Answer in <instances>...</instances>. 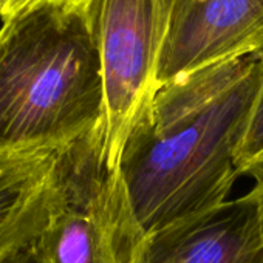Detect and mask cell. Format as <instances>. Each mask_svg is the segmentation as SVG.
<instances>
[{"mask_svg": "<svg viewBox=\"0 0 263 263\" xmlns=\"http://www.w3.org/2000/svg\"><path fill=\"white\" fill-rule=\"evenodd\" d=\"M146 235L96 128L68 151L64 197L39 238L47 263H138Z\"/></svg>", "mask_w": 263, "mask_h": 263, "instance_id": "obj_4", "label": "cell"}, {"mask_svg": "<svg viewBox=\"0 0 263 263\" xmlns=\"http://www.w3.org/2000/svg\"><path fill=\"white\" fill-rule=\"evenodd\" d=\"M70 0H0V21L2 24L10 22L11 19L33 11L45 5H62Z\"/></svg>", "mask_w": 263, "mask_h": 263, "instance_id": "obj_9", "label": "cell"}, {"mask_svg": "<svg viewBox=\"0 0 263 263\" xmlns=\"http://www.w3.org/2000/svg\"><path fill=\"white\" fill-rule=\"evenodd\" d=\"M263 54L164 84L130 134L119 172L146 234L229 200Z\"/></svg>", "mask_w": 263, "mask_h": 263, "instance_id": "obj_1", "label": "cell"}, {"mask_svg": "<svg viewBox=\"0 0 263 263\" xmlns=\"http://www.w3.org/2000/svg\"><path fill=\"white\" fill-rule=\"evenodd\" d=\"M263 54V0H172L160 88L204 67Z\"/></svg>", "mask_w": 263, "mask_h": 263, "instance_id": "obj_5", "label": "cell"}, {"mask_svg": "<svg viewBox=\"0 0 263 263\" xmlns=\"http://www.w3.org/2000/svg\"><path fill=\"white\" fill-rule=\"evenodd\" d=\"M254 180H255V184L248 194L251 195V198L254 200V204H255L260 237H261V241H263V169H260L254 175Z\"/></svg>", "mask_w": 263, "mask_h": 263, "instance_id": "obj_11", "label": "cell"}, {"mask_svg": "<svg viewBox=\"0 0 263 263\" xmlns=\"http://www.w3.org/2000/svg\"><path fill=\"white\" fill-rule=\"evenodd\" d=\"M98 53L104 108L101 155L119 171L124 147L160 90V65L172 0H70Z\"/></svg>", "mask_w": 263, "mask_h": 263, "instance_id": "obj_3", "label": "cell"}, {"mask_svg": "<svg viewBox=\"0 0 263 263\" xmlns=\"http://www.w3.org/2000/svg\"><path fill=\"white\" fill-rule=\"evenodd\" d=\"M39 238L36 241H31V243L25 245L24 248L17 249L4 263H47V258L42 251Z\"/></svg>", "mask_w": 263, "mask_h": 263, "instance_id": "obj_10", "label": "cell"}, {"mask_svg": "<svg viewBox=\"0 0 263 263\" xmlns=\"http://www.w3.org/2000/svg\"><path fill=\"white\" fill-rule=\"evenodd\" d=\"M73 146L0 149V263L36 241L50 224L64 197Z\"/></svg>", "mask_w": 263, "mask_h": 263, "instance_id": "obj_6", "label": "cell"}, {"mask_svg": "<svg viewBox=\"0 0 263 263\" xmlns=\"http://www.w3.org/2000/svg\"><path fill=\"white\" fill-rule=\"evenodd\" d=\"M104 90L96 48L71 2L0 28V149L73 146L99 127Z\"/></svg>", "mask_w": 263, "mask_h": 263, "instance_id": "obj_2", "label": "cell"}, {"mask_svg": "<svg viewBox=\"0 0 263 263\" xmlns=\"http://www.w3.org/2000/svg\"><path fill=\"white\" fill-rule=\"evenodd\" d=\"M237 167L240 175L252 177L263 169V78L237 154Z\"/></svg>", "mask_w": 263, "mask_h": 263, "instance_id": "obj_8", "label": "cell"}, {"mask_svg": "<svg viewBox=\"0 0 263 263\" xmlns=\"http://www.w3.org/2000/svg\"><path fill=\"white\" fill-rule=\"evenodd\" d=\"M138 263H263L249 194L146 235Z\"/></svg>", "mask_w": 263, "mask_h": 263, "instance_id": "obj_7", "label": "cell"}]
</instances>
